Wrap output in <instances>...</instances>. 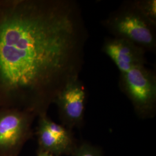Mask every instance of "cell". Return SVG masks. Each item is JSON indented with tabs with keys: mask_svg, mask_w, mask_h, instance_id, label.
Returning a JSON list of instances; mask_svg holds the SVG:
<instances>
[{
	"mask_svg": "<svg viewBox=\"0 0 156 156\" xmlns=\"http://www.w3.org/2000/svg\"><path fill=\"white\" fill-rule=\"evenodd\" d=\"M86 91L78 76L70 78L58 93L57 104L66 128L80 126L83 120Z\"/></svg>",
	"mask_w": 156,
	"mask_h": 156,
	"instance_id": "cell-3",
	"label": "cell"
},
{
	"mask_svg": "<svg viewBox=\"0 0 156 156\" xmlns=\"http://www.w3.org/2000/svg\"><path fill=\"white\" fill-rule=\"evenodd\" d=\"M73 156H102L101 151L97 147L87 143L76 146L73 151Z\"/></svg>",
	"mask_w": 156,
	"mask_h": 156,
	"instance_id": "cell-8",
	"label": "cell"
},
{
	"mask_svg": "<svg viewBox=\"0 0 156 156\" xmlns=\"http://www.w3.org/2000/svg\"><path fill=\"white\" fill-rule=\"evenodd\" d=\"M38 156H55L53 154H51V153H49L48 152H46V151H41L40 153H39V154Z\"/></svg>",
	"mask_w": 156,
	"mask_h": 156,
	"instance_id": "cell-9",
	"label": "cell"
},
{
	"mask_svg": "<svg viewBox=\"0 0 156 156\" xmlns=\"http://www.w3.org/2000/svg\"><path fill=\"white\" fill-rule=\"evenodd\" d=\"M156 2L155 0H148L135 2L141 13L154 24L156 18Z\"/></svg>",
	"mask_w": 156,
	"mask_h": 156,
	"instance_id": "cell-7",
	"label": "cell"
},
{
	"mask_svg": "<svg viewBox=\"0 0 156 156\" xmlns=\"http://www.w3.org/2000/svg\"><path fill=\"white\" fill-rule=\"evenodd\" d=\"M38 140L42 151L55 156L72 154L76 147L69 129L46 117L40 122Z\"/></svg>",
	"mask_w": 156,
	"mask_h": 156,
	"instance_id": "cell-4",
	"label": "cell"
},
{
	"mask_svg": "<svg viewBox=\"0 0 156 156\" xmlns=\"http://www.w3.org/2000/svg\"><path fill=\"white\" fill-rule=\"evenodd\" d=\"M24 137V122L16 114H8L0 119V153L6 154L16 150Z\"/></svg>",
	"mask_w": 156,
	"mask_h": 156,
	"instance_id": "cell-6",
	"label": "cell"
},
{
	"mask_svg": "<svg viewBox=\"0 0 156 156\" xmlns=\"http://www.w3.org/2000/svg\"><path fill=\"white\" fill-rule=\"evenodd\" d=\"M106 22L115 38L128 40L144 49L155 48V24L145 17L135 3L114 14Z\"/></svg>",
	"mask_w": 156,
	"mask_h": 156,
	"instance_id": "cell-1",
	"label": "cell"
},
{
	"mask_svg": "<svg viewBox=\"0 0 156 156\" xmlns=\"http://www.w3.org/2000/svg\"><path fill=\"white\" fill-rule=\"evenodd\" d=\"M121 85L140 117H149L154 113L156 104V77L145 65L136 66L121 75Z\"/></svg>",
	"mask_w": 156,
	"mask_h": 156,
	"instance_id": "cell-2",
	"label": "cell"
},
{
	"mask_svg": "<svg viewBox=\"0 0 156 156\" xmlns=\"http://www.w3.org/2000/svg\"><path fill=\"white\" fill-rule=\"evenodd\" d=\"M102 49L121 75L136 66L145 65V49L128 40L119 38L108 40Z\"/></svg>",
	"mask_w": 156,
	"mask_h": 156,
	"instance_id": "cell-5",
	"label": "cell"
}]
</instances>
